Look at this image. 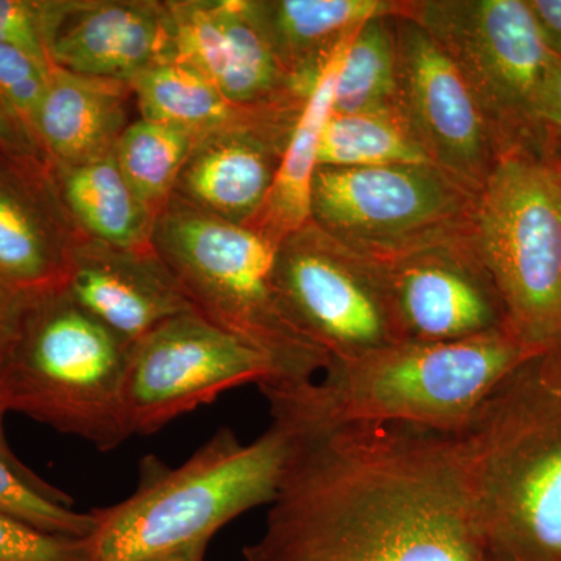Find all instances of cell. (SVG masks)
<instances>
[{"label": "cell", "instance_id": "cell-1", "mask_svg": "<svg viewBox=\"0 0 561 561\" xmlns=\"http://www.w3.org/2000/svg\"><path fill=\"white\" fill-rule=\"evenodd\" d=\"M276 426L289 434V463L247 560L485 557L449 435L404 424Z\"/></svg>", "mask_w": 561, "mask_h": 561}, {"label": "cell", "instance_id": "cell-2", "mask_svg": "<svg viewBox=\"0 0 561 561\" xmlns=\"http://www.w3.org/2000/svg\"><path fill=\"white\" fill-rule=\"evenodd\" d=\"M449 440L486 548L561 561V346L519 364Z\"/></svg>", "mask_w": 561, "mask_h": 561}, {"label": "cell", "instance_id": "cell-3", "mask_svg": "<svg viewBox=\"0 0 561 561\" xmlns=\"http://www.w3.org/2000/svg\"><path fill=\"white\" fill-rule=\"evenodd\" d=\"M535 350L511 330L457 342H400L334 362L319 378L261 387L273 423L404 424L453 435Z\"/></svg>", "mask_w": 561, "mask_h": 561}, {"label": "cell", "instance_id": "cell-4", "mask_svg": "<svg viewBox=\"0 0 561 561\" xmlns=\"http://www.w3.org/2000/svg\"><path fill=\"white\" fill-rule=\"evenodd\" d=\"M290 437L272 424L250 443L221 430L180 467L147 456L127 500L91 511L87 561H150L209 542L225 524L278 496Z\"/></svg>", "mask_w": 561, "mask_h": 561}, {"label": "cell", "instance_id": "cell-5", "mask_svg": "<svg viewBox=\"0 0 561 561\" xmlns=\"http://www.w3.org/2000/svg\"><path fill=\"white\" fill-rule=\"evenodd\" d=\"M151 245L195 312L260 350L280 381H312L330 357L291 321L276 287L278 245L172 195L154 221ZM272 386V383H271Z\"/></svg>", "mask_w": 561, "mask_h": 561}, {"label": "cell", "instance_id": "cell-6", "mask_svg": "<svg viewBox=\"0 0 561 561\" xmlns=\"http://www.w3.org/2000/svg\"><path fill=\"white\" fill-rule=\"evenodd\" d=\"M130 346L65 289L33 295L0 357V398L101 451L127 440L124 383Z\"/></svg>", "mask_w": 561, "mask_h": 561}, {"label": "cell", "instance_id": "cell-7", "mask_svg": "<svg viewBox=\"0 0 561 561\" xmlns=\"http://www.w3.org/2000/svg\"><path fill=\"white\" fill-rule=\"evenodd\" d=\"M471 239L508 330L535 350L561 346V162L501 154L478 194Z\"/></svg>", "mask_w": 561, "mask_h": 561}, {"label": "cell", "instance_id": "cell-8", "mask_svg": "<svg viewBox=\"0 0 561 561\" xmlns=\"http://www.w3.org/2000/svg\"><path fill=\"white\" fill-rule=\"evenodd\" d=\"M457 66L481 108L497 153L552 157L540 105L556 55L526 0H401Z\"/></svg>", "mask_w": 561, "mask_h": 561}, {"label": "cell", "instance_id": "cell-9", "mask_svg": "<svg viewBox=\"0 0 561 561\" xmlns=\"http://www.w3.org/2000/svg\"><path fill=\"white\" fill-rule=\"evenodd\" d=\"M478 192L431 162L319 168L311 221L367 256H387L471 230Z\"/></svg>", "mask_w": 561, "mask_h": 561}, {"label": "cell", "instance_id": "cell-10", "mask_svg": "<svg viewBox=\"0 0 561 561\" xmlns=\"http://www.w3.org/2000/svg\"><path fill=\"white\" fill-rule=\"evenodd\" d=\"M275 279L295 327L331 364L401 342L375 262L313 221L279 243Z\"/></svg>", "mask_w": 561, "mask_h": 561}, {"label": "cell", "instance_id": "cell-11", "mask_svg": "<svg viewBox=\"0 0 561 561\" xmlns=\"http://www.w3.org/2000/svg\"><path fill=\"white\" fill-rule=\"evenodd\" d=\"M279 381L278 368L260 350L198 312L180 313L128 351L125 431L128 437L151 435L225 391Z\"/></svg>", "mask_w": 561, "mask_h": 561}, {"label": "cell", "instance_id": "cell-12", "mask_svg": "<svg viewBox=\"0 0 561 561\" xmlns=\"http://www.w3.org/2000/svg\"><path fill=\"white\" fill-rule=\"evenodd\" d=\"M368 257L381 273L401 342L467 341L508 330L471 230Z\"/></svg>", "mask_w": 561, "mask_h": 561}, {"label": "cell", "instance_id": "cell-13", "mask_svg": "<svg viewBox=\"0 0 561 561\" xmlns=\"http://www.w3.org/2000/svg\"><path fill=\"white\" fill-rule=\"evenodd\" d=\"M397 57L401 119L431 164L479 194L500 153L459 69L440 44L400 10Z\"/></svg>", "mask_w": 561, "mask_h": 561}, {"label": "cell", "instance_id": "cell-14", "mask_svg": "<svg viewBox=\"0 0 561 561\" xmlns=\"http://www.w3.org/2000/svg\"><path fill=\"white\" fill-rule=\"evenodd\" d=\"M176 58L228 101L250 108H301L309 95L284 70L251 0H173Z\"/></svg>", "mask_w": 561, "mask_h": 561}, {"label": "cell", "instance_id": "cell-15", "mask_svg": "<svg viewBox=\"0 0 561 561\" xmlns=\"http://www.w3.org/2000/svg\"><path fill=\"white\" fill-rule=\"evenodd\" d=\"M77 230L49 162L0 154V279L24 294L65 289Z\"/></svg>", "mask_w": 561, "mask_h": 561}, {"label": "cell", "instance_id": "cell-16", "mask_svg": "<svg viewBox=\"0 0 561 561\" xmlns=\"http://www.w3.org/2000/svg\"><path fill=\"white\" fill-rule=\"evenodd\" d=\"M65 290L128 346L164 321L194 311L153 245L128 250L81 239Z\"/></svg>", "mask_w": 561, "mask_h": 561}, {"label": "cell", "instance_id": "cell-17", "mask_svg": "<svg viewBox=\"0 0 561 561\" xmlns=\"http://www.w3.org/2000/svg\"><path fill=\"white\" fill-rule=\"evenodd\" d=\"M176 58L168 2L73 0L50 47L51 65L81 76L127 81Z\"/></svg>", "mask_w": 561, "mask_h": 561}, {"label": "cell", "instance_id": "cell-18", "mask_svg": "<svg viewBox=\"0 0 561 561\" xmlns=\"http://www.w3.org/2000/svg\"><path fill=\"white\" fill-rule=\"evenodd\" d=\"M298 117L232 125L202 136L173 195L220 219L249 225L271 191Z\"/></svg>", "mask_w": 561, "mask_h": 561}, {"label": "cell", "instance_id": "cell-19", "mask_svg": "<svg viewBox=\"0 0 561 561\" xmlns=\"http://www.w3.org/2000/svg\"><path fill=\"white\" fill-rule=\"evenodd\" d=\"M130 83L81 76L51 66L33 122V138L54 169L73 168L113 153L130 125Z\"/></svg>", "mask_w": 561, "mask_h": 561}, {"label": "cell", "instance_id": "cell-20", "mask_svg": "<svg viewBox=\"0 0 561 561\" xmlns=\"http://www.w3.org/2000/svg\"><path fill=\"white\" fill-rule=\"evenodd\" d=\"M280 66L311 95L328 62L365 22L400 10V0H251Z\"/></svg>", "mask_w": 561, "mask_h": 561}, {"label": "cell", "instance_id": "cell-21", "mask_svg": "<svg viewBox=\"0 0 561 561\" xmlns=\"http://www.w3.org/2000/svg\"><path fill=\"white\" fill-rule=\"evenodd\" d=\"M54 175L62 205L84 238L116 249L151 247L158 216L133 191L113 153L54 169Z\"/></svg>", "mask_w": 561, "mask_h": 561}, {"label": "cell", "instance_id": "cell-22", "mask_svg": "<svg viewBox=\"0 0 561 561\" xmlns=\"http://www.w3.org/2000/svg\"><path fill=\"white\" fill-rule=\"evenodd\" d=\"M348 43L328 62L319 84L302 106L271 191L254 219L247 225L276 245L311 221L312 183L319 169L320 136L332 113L335 77Z\"/></svg>", "mask_w": 561, "mask_h": 561}, {"label": "cell", "instance_id": "cell-23", "mask_svg": "<svg viewBox=\"0 0 561 561\" xmlns=\"http://www.w3.org/2000/svg\"><path fill=\"white\" fill-rule=\"evenodd\" d=\"M140 117L205 136L232 125L298 114L301 108H250L225 98L201 70L181 58L151 66L130 81Z\"/></svg>", "mask_w": 561, "mask_h": 561}, {"label": "cell", "instance_id": "cell-24", "mask_svg": "<svg viewBox=\"0 0 561 561\" xmlns=\"http://www.w3.org/2000/svg\"><path fill=\"white\" fill-rule=\"evenodd\" d=\"M397 13L365 22L350 39L335 77L332 114L397 110Z\"/></svg>", "mask_w": 561, "mask_h": 561}, {"label": "cell", "instance_id": "cell-25", "mask_svg": "<svg viewBox=\"0 0 561 561\" xmlns=\"http://www.w3.org/2000/svg\"><path fill=\"white\" fill-rule=\"evenodd\" d=\"M198 140L201 136L179 125L140 117L122 133L113 154L133 191L158 216Z\"/></svg>", "mask_w": 561, "mask_h": 561}, {"label": "cell", "instance_id": "cell-26", "mask_svg": "<svg viewBox=\"0 0 561 561\" xmlns=\"http://www.w3.org/2000/svg\"><path fill=\"white\" fill-rule=\"evenodd\" d=\"M319 168L430 162L400 113L332 114L321 131Z\"/></svg>", "mask_w": 561, "mask_h": 561}, {"label": "cell", "instance_id": "cell-27", "mask_svg": "<svg viewBox=\"0 0 561 561\" xmlns=\"http://www.w3.org/2000/svg\"><path fill=\"white\" fill-rule=\"evenodd\" d=\"M0 512L62 537L88 538L94 529L91 512H77L72 497L44 482L22 461L11 460L2 453Z\"/></svg>", "mask_w": 561, "mask_h": 561}, {"label": "cell", "instance_id": "cell-28", "mask_svg": "<svg viewBox=\"0 0 561 561\" xmlns=\"http://www.w3.org/2000/svg\"><path fill=\"white\" fill-rule=\"evenodd\" d=\"M73 0H0V43L50 69V47Z\"/></svg>", "mask_w": 561, "mask_h": 561}, {"label": "cell", "instance_id": "cell-29", "mask_svg": "<svg viewBox=\"0 0 561 561\" xmlns=\"http://www.w3.org/2000/svg\"><path fill=\"white\" fill-rule=\"evenodd\" d=\"M84 540L47 534L0 512V561H87Z\"/></svg>", "mask_w": 561, "mask_h": 561}, {"label": "cell", "instance_id": "cell-30", "mask_svg": "<svg viewBox=\"0 0 561 561\" xmlns=\"http://www.w3.org/2000/svg\"><path fill=\"white\" fill-rule=\"evenodd\" d=\"M50 69L44 68L25 51L0 43V99L20 117L32 136L33 122Z\"/></svg>", "mask_w": 561, "mask_h": 561}, {"label": "cell", "instance_id": "cell-31", "mask_svg": "<svg viewBox=\"0 0 561 561\" xmlns=\"http://www.w3.org/2000/svg\"><path fill=\"white\" fill-rule=\"evenodd\" d=\"M0 154L20 161L47 162L32 133L2 99H0Z\"/></svg>", "mask_w": 561, "mask_h": 561}, {"label": "cell", "instance_id": "cell-32", "mask_svg": "<svg viewBox=\"0 0 561 561\" xmlns=\"http://www.w3.org/2000/svg\"><path fill=\"white\" fill-rule=\"evenodd\" d=\"M540 117L552 157L561 161V60L557 57L542 88Z\"/></svg>", "mask_w": 561, "mask_h": 561}, {"label": "cell", "instance_id": "cell-33", "mask_svg": "<svg viewBox=\"0 0 561 561\" xmlns=\"http://www.w3.org/2000/svg\"><path fill=\"white\" fill-rule=\"evenodd\" d=\"M33 295L13 289L0 279V357L13 342Z\"/></svg>", "mask_w": 561, "mask_h": 561}, {"label": "cell", "instance_id": "cell-34", "mask_svg": "<svg viewBox=\"0 0 561 561\" xmlns=\"http://www.w3.org/2000/svg\"><path fill=\"white\" fill-rule=\"evenodd\" d=\"M546 47L561 60V0H526Z\"/></svg>", "mask_w": 561, "mask_h": 561}, {"label": "cell", "instance_id": "cell-35", "mask_svg": "<svg viewBox=\"0 0 561 561\" xmlns=\"http://www.w3.org/2000/svg\"><path fill=\"white\" fill-rule=\"evenodd\" d=\"M206 546H208V542H201V545L191 546V548L181 549V551L169 553V556L150 561H203Z\"/></svg>", "mask_w": 561, "mask_h": 561}, {"label": "cell", "instance_id": "cell-36", "mask_svg": "<svg viewBox=\"0 0 561 561\" xmlns=\"http://www.w3.org/2000/svg\"><path fill=\"white\" fill-rule=\"evenodd\" d=\"M5 413L7 411L5 408H3L2 398H0V453L11 460H20L14 456L13 451H11L9 442H7L5 430H3V416H5Z\"/></svg>", "mask_w": 561, "mask_h": 561}, {"label": "cell", "instance_id": "cell-37", "mask_svg": "<svg viewBox=\"0 0 561 561\" xmlns=\"http://www.w3.org/2000/svg\"><path fill=\"white\" fill-rule=\"evenodd\" d=\"M482 561H516L511 559V557L504 556V553L491 551V549L486 548L485 557H483Z\"/></svg>", "mask_w": 561, "mask_h": 561}, {"label": "cell", "instance_id": "cell-38", "mask_svg": "<svg viewBox=\"0 0 561 561\" xmlns=\"http://www.w3.org/2000/svg\"><path fill=\"white\" fill-rule=\"evenodd\" d=\"M561 162V161H560Z\"/></svg>", "mask_w": 561, "mask_h": 561}]
</instances>
